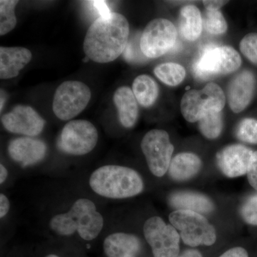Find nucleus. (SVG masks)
Returning <instances> with one entry per match:
<instances>
[{
	"instance_id": "nucleus-1",
	"label": "nucleus",
	"mask_w": 257,
	"mask_h": 257,
	"mask_svg": "<svg viewBox=\"0 0 257 257\" xmlns=\"http://www.w3.org/2000/svg\"><path fill=\"white\" fill-rule=\"evenodd\" d=\"M130 37L127 20L119 13L99 17L88 29L84 40V53L97 63H108L124 53Z\"/></svg>"
},
{
	"instance_id": "nucleus-2",
	"label": "nucleus",
	"mask_w": 257,
	"mask_h": 257,
	"mask_svg": "<svg viewBox=\"0 0 257 257\" xmlns=\"http://www.w3.org/2000/svg\"><path fill=\"white\" fill-rule=\"evenodd\" d=\"M104 223L95 204L87 198H79L67 212L54 216L49 225L59 236H69L77 232L81 239L91 241L100 234Z\"/></svg>"
},
{
	"instance_id": "nucleus-3",
	"label": "nucleus",
	"mask_w": 257,
	"mask_h": 257,
	"mask_svg": "<svg viewBox=\"0 0 257 257\" xmlns=\"http://www.w3.org/2000/svg\"><path fill=\"white\" fill-rule=\"evenodd\" d=\"M89 184L93 192L111 199H124L143 192L145 184L141 176L130 167L104 165L92 172Z\"/></svg>"
},
{
	"instance_id": "nucleus-4",
	"label": "nucleus",
	"mask_w": 257,
	"mask_h": 257,
	"mask_svg": "<svg viewBox=\"0 0 257 257\" xmlns=\"http://www.w3.org/2000/svg\"><path fill=\"white\" fill-rule=\"evenodd\" d=\"M169 220L180 231L181 239L187 246H209L216 242L215 228L203 214L189 210H175L169 216Z\"/></svg>"
},
{
	"instance_id": "nucleus-5",
	"label": "nucleus",
	"mask_w": 257,
	"mask_h": 257,
	"mask_svg": "<svg viewBox=\"0 0 257 257\" xmlns=\"http://www.w3.org/2000/svg\"><path fill=\"white\" fill-rule=\"evenodd\" d=\"M225 104L226 96L222 89L211 82L199 90L187 91L182 96L180 108L184 119L194 123L211 111H222Z\"/></svg>"
},
{
	"instance_id": "nucleus-6",
	"label": "nucleus",
	"mask_w": 257,
	"mask_h": 257,
	"mask_svg": "<svg viewBox=\"0 0 257 257\" xmlns=\"http://www.w3.org/2000/svg\"><path fill=\"white\" fill-rule=\"evenodd\" d=\"M241 64V56L232 47H209L194 62L192 69L197 78L207 80L216 76L232 73Z\"/></svg>"
},
{
	"instance_id": "nucleus-7",
	"label": "nucleus",
	"mask_w": 257,
	"mask_h": 257,
	"mask_svg": "<svg viewBox=\"0 0 257 257\" xmlns=\"http://www.w3.org/2000/svg\"><path fill=\"white\" fill-rule=\"evenodd\" d=\"M99 134L94 125L87 120L77 119L64 125L57 145L69 155L82 156L95 148Z\"/></svg>"
},
{
	"instance_id": "nucleus-8",
	"label": "nucleus",
	"mask_w": 257,
	"mask_h": 257,
	"mask_svg": "<svg viewBox=\"0 0 257 257\" xmlns=\"http://www.w3.org/2000/svg\"><path fill=\"white\" fill-rule=\"evenodd\" d=\"M92 93L84 83L67 81L56 89L52 109L57 118L63 121L72 119L89 104Z\"/></svg>"
},
{
	"instance_id": "nucleus-9",
	"label": "nucleus",
	"mask_w": 257,
	"mask_h": 257,
	"mask_svg": "<svg viewBox=\"0 0 257 257\" xmlns=\"http://www.w3.org/2000/svg\"><path fill=\"white\" fill-rule=\"evenodd\" d=\"M177 31L175 25L167 19L152 20L140 37V48L147 58L165 55L175 47Z\"/></svg>"
},
{
	"instance_id": "nucleus-10",
	"label": "nucleus",
	"mask_w": 257,
	"mask_h": 257,
	"mask_svg": "<svg viewBox=\"0 0 257 257\" xmlns=\"http://www.w3.org/2000/svg\"><path fill=\"white\" fill-rule=\"evenodd\" d=\"M144 236L154 257H177L180 252V234L160 216L149 218L144 224Z\"/></svg>"
},
{
	"instance_id": "nucleus-11",
	"label": "nucleus",
	"mask_w": 257,
	"mask_h": 257,
	"mask_svg": "<svg viewBox=\"0 0 257 257\" xmlns=\"http://www.w3.org/2000/svg\"><path fill=\"white\" fill-rule=\"evenodd\" d=\"M141 149L152 175L157 177L165 176L175 150L169 134L162 130H150L142 140Z\"/></svg>"
},
{
	"instance_id": "nucleus-12",
	"label": "nucleus",
	"mask_w": 257,
	"mask_h": 257,
	"mask_svg": "<svg viewBox=\"0 0 257 257\" xmlns=\"http://www.w3.org/2000/svg\"><path fill=\"white\" fill-rule=\"evenodd\" d=\"M1 121L5 130L11 133L35 138L43 131L45 120L30 106L18 105L3 115Z\"/></svg>"
},
{
	"instance_id": "nucleus-13",
	"label": "nucleus",
	"mask_w": 257,
	"mask_h": 257,
	"mask_svg": "<svg viewBox=\"0 0 257 257\" xmlns=\"http://www.w3.org/2000/svg\"><path fill=\"white\" fill-rule=\"evenodd\" d=\"M253 154L252 150L243 145H229L216 154V164L226 177H241L247 173Z\"/></svg>"
},
{
	"instance_id": "nucleus-14",
	"label": "nucleus",
	"mask_w": 257,
	"mask_h": 257,
	"mask_svg": "<svg viewBox=\"0 0 257 257\" xmlns=\"http://www.w3.org/2000/svg\"><path fill=\"white\" fill-rule=\"evenodd\" d=\"M256 89L254 74L248 70H243L230 81L227 88L228 104L234 113L244 110L252 100Z\"/></svg>"
},
{
	"instance_id": "nucleus-15",
	"label": "nucleus",
	"mask_w": 257,
	"mask_h": 257,
	"mask_svg": "<svg viewBox=\"0 0 257 257\" xmlns=\"http://www.w3.org/2000/svg\"><path fill=\"white\" fill-rule=\"evenodd\" d=\"M8 155L22 167L36 165L47 155L46 144L42 140L30 137L13 139L8 147Z\"/></svg>"
},
{
	"instance_id": "nucleus-16",
	"label": "nucleus",
	"mask_w": 257,
	"mask_h": 257,
	"mask_svg": "<svg viewBox=\"0 0 257 257\" xmlns=\"http://www.w3.org/2000/svg\"><path fill=\"white\" fill-rule=\"evenodd\" d=\"M143 248L140 238L130 233H112L103 241L104 257H140Z\"/></svg>"
},
{
	"instance_id": "nucleus-17",
	"label": "nucleus",
	"mask_w": 257,
	"mask_h": 257,
	"mask_svg": "<svg viewBox=\"0 0 257 257\" xmlns=\"http://www.w3.org/2000/svg\"><path fill=\"white\" fill-rule=\"evenodd\" d=\"M32 55L24 47H0V78L8 79L18 76L20 71L30 63Z\"/></svg>"
},
{
	"instance_id": "nucleus-18",
	"label": "nucleus",
	"mask_w": 257,
	"mask_h": 257,
	"mask_svg": "<svg viewBox=\"0 0 257 257\" xmlns=\"http://www.w3.org/2000/svg\"><path fill=\"white\" fill-rule=\"evenodd\" d=\"M169 203L177 210L195 211L201 214H209L215 209L210 198L199 192L181 191L170 194Z\"/></svg>"
},
{
	"instance_id": "nucleus-19",
	"label": "nucleus",
	"mask_w": 257,
	"mask_h": 257,
	"mask_svg": "<svg viewBox=\"0 0 257 257\" xmlns=\"http://www.w3.org/2000/svg\"><path fill=\"white\" fill-rule=\"evenodd\" d=\"M113 101L118 111V117L125 128H132L136 124L139 116L138 101L133 89L128 87L118 88Z\"/></svg>"
},
{
	"instance_id": "nucleus-20",
	"label": "nucleus",
	"mask_w": 257,
	"mask_h": 257,
	"mask_svg": "<svg viewBox=\"0 0 257 257\" xmlns=\"http://www.w3.org/2000/svg\"><path fill=\"white\" fill-rule=\"evenodd\" d=\"M202 167V160L197 155L192 152H182L171 161L169 175L177 182H184L195 177Z\"/></svg>"
},
{
	"instance_id": "nucleus-21",
	"label": "nucleus",
	"mask_w": 257,
	"mask_h": 257,
	"mask_svg": "<svg viewBox=\"0 0 257 257\" xmlns=\"http://www.w3.org/2000/svg\"><path fill=\"white\" fill-rule=\"evenodd\" d=\"M179 29L185 40H197L203 29V18L200 11L194 5H187L181 9L179 15Z\"/></svg>"
},
{
	"instance_id": "nucleus-22",
	"label": "nucleus",
	"mask_w": 257,
	"mask_h": 257,
	"mask_svg": "<svg viewBox=\"0 0 257 257\" xmlns=\"http://www.w3.org/2000/svg\"><path fill=\"white\" fill-rule=\"evenodd\" d=\"M132 89L139 104L144 107L153 105L158 98V84L155 79L146 74L138 76L135 78Z\"/></svg>"
},
{
	"instance_id": "nucleus-23",
	"label": "nucleus",
	"mask_w": 257,
	"mask_h": 257,
	"mask_svg": "<svg viewBox=\"0 0 257 257\" xmlns=\"http://www.w3.org/2000/svg\"><path fill=\"white\" fill-rule=\"evenodd\" d=\"M154 73L161 82L172 87L183 82L186 77V70L183 66L174 62H167L157 66L154 69Z\"/></svg>"
},
{
	"instance_id": "nucleus-24",
	"label": "nucleus",
	"mask_w": 257,
	"mask_h": 257,
	"mask_svg": "<svg viewBox=\"0 0 257 257\" xmlns=\"http://www.w3.org/2000/svg\"><path fill=\"white\" fill-rule=\"evenodd\" d=\"M199 128L203 136L209 140H215L220 136L223 130L221 111H211L199 121Z\"/></svg>"
},
{
	"instance_id": "nucleus-25",
	"label": "nucleus",
	"mask_w": 257,
	"mask_h": 257,
	"mask_svg": "<svg viewBox=\"0 0 257 257\" xmlns=\"http://www.w3.org/2000/svg\"><path fill=\"white\" fill-rule=\"evenodd\" d=\"M19 1L1 0L0 1V35L9 33L17 25L15 8Z\"/></svg>"
},
{
	"instance_id": "nucleus-26",
	"label": "nucleus",
	"mask_w": 257,
	"mask_h": 257,
	"mask_svg": "<svg viewBox=\"0 0 257 257\" xmlns=\"http://www.w3.org/2000/svg\"><path fill=\"white\" fill-rule=\"evenodd\" d=\"M203 26L211 35H221L227 30V23L220 11L206 10L203 18Z\"/></svg>"
},
{
	"instance_id": "nucleus-27",
	"label": "nucleus",
	"mask_w": 257,
	"mask_h": 257,
	"mask_svg": "<svg viewBox=\"0 0 257 257\" xmlns=\"http://www.w3.org/2000/svg\"><path fill=\"white\" fill-rule=\"evenodd\" d=\"M237 138L243 143L257 144V120L246 118L240 121L236 130Z\"/></svg>"
},
{
	"instance_id": "nucleus-28",
	"label": "nucleus",
	"mask_w": 257,
	"mask_h": 257,
	"mask_svg": "<svg viewBox=\"0 0 257 257\" xmlns=\"http://www.w3.org/2000/svg\"><path fill=\"white\" fill-rule=\"evenodd\" d=\"M240 214L245 222L257 226V193L243 202L240 208Z\"/></svg>"
},
{
	"instance_id": "nucleus-29",
	"label": "nucleus",
	"mask_w": 257,
	"mask_h": 257,
	"mask_svg": "<svg viewBox=\"0 0 257 257\" xmlns=\"http://www.w3.org/2000/svg\"><path fill=\"white\" fill-rule=\"evenodd\" d=\"M240 50L250 62L257 64V33H249L240 42Z\"/></svg>"
},
{
	"instance_id": "nucleus-30",
	"label": "nucleus",
	"mask_w": 257,
	"mask_h": 257,
	"mask_svg": "<svg viewBox=\"0 0 257 257\" xmlns=\"http://www.w3.org/2000/svg\"><path fill=\"white\" fill-rule=\"evenodd\" d=\"M123 55L125 60L132 63H141L149 59L142 52L140 43H138L137 39L128 42Z\"/></svg>"
},
{
	"instance_id": "nucleus-31",
	"label": "nucleus",
	"mask_w": 257,
	"mask_h": 257,
	"mask_svg": "<svg viewBox=\"0 0 257 257\" xmlns=\"http://www.w3.org/2000/svg\"><path fill=\"white\" fill-rule=\"evenodd\" d=\"M246 175L250 185L257 191V151L253 152L252 160Z\"/></svg>"
},
{
	"instance_id": "nucleus-32",
	"label": "nucleus",
	"mask_w": 257,
	"mask_h": 257,
	"mask_svg": "<svg viewBox=\"0 0 257 257\" xmlns=\"http://www.w3.org/2000/svg\"><path fill=\"white\" fill-rule=\"evenodd\" d=\"M219 257H248V254L245 248L237 246L230 248Z\"/></svg>"
},
{
	"instance_id": "nucleus-33",
	"label": "nucleus",
	"mask_w": 257,
	"mask_h": 257,
	"mask_svg": "<svg viewBox=\"0 0 257 257\" xmlns=\"http://www.w3.org/2000/svg\"><path fill=\"white\" fill-rule=\"evenodd\" d=\"M228 1H221V0H205L203 2L206 10L209 11H219L224 5L227 4Z\"/></svg>"
},
{
	"instance_id": "nucleus-34",
	"label": "nucleus",
	"mask_w": 257,
	"mask_h": 257,
	"mask_svg": "<svg viewBox=\"0 0 257 257\" xmlns=\"http://www.w3.org/2000/svg\"><path fill=\"white\" fill-rule=\"evenodd\" d=\"M10 204L9 199L3 193L0 194V217L3 219L9 212Z\"/></svg>"
},
{
	"instance_id": "nucleus-35",
	"label": "nucleus",
	"mask_w": 257,
	"mask_h": 257,
	"mask_svg": "<svg viewBox=\"0 0 257 257\" xmlns=\"http://www.w3.org/2000/svg\"><path fill=\"white\" fill-rule=\"evenodd\" d=\"M90 3H92L93 6L99 12L100 17L107 16L111 13L104 1H92Z\"/></svg>"
},
{
	"instance_id": "nucleus-36",
	"label": "nucleus",
	"mask_w": 257,
	"mask_h": 257,
	"mask_svg": "<svg viewBox=\"0 0 257 257\" xmlns=\"http://www.w3.org/2000/svg\"><path fill=\"white\" fill-rule=\"evenodd\" d=\"M177 257H203L200 251L197 249H187L183 251Z\"/></svg>"
},
{
	"instance_id": "nucleus-37",
	"label": "nucleus",
	"mask_w": 257,
	"mask_h": 257,
	"mask_svg": "<svg viewBox=\"0 0 257 257\" xmlns=\"http://www.w3.org/2000/svg\"><path fill=\"white\" fill-rule=\"evenodd\" d=\"M8 177V171L3 164L0 165V184H3Z\"/></svg>"
},
{
	"instance_id": "nucleus-38",
	"label": "nucleus",
	"mask_w": 257,
	"mask_h": 257,
	"mask_svg": "<svg viewBox=\"0 0 257 257\" xmlns=\"http://www.w3.org/2000/svg\"><path fill=\"white\" fill-rule=\"evenodd\" d=\"M43 257H65L62 256V255L59 254V253L50 252L47 253Z\"/></svg>"
},
{
	"instance_id": "nucleus-39",
	"label": "nucleus",
	"mask_w": 257,
	"mask_h": 257,
	"mask_svg": "<svg viewBox=\"0 0 257 257\" xmlns=\"http://www.w3.org/2000/svg\"><path fill=\"white\" fill-rule=\"evenodd\" d=\"M5 99V95L3 96V94H1V105H0V107H1V111L3 110V106H4Z\"/></svg>"
}]
</instances>
